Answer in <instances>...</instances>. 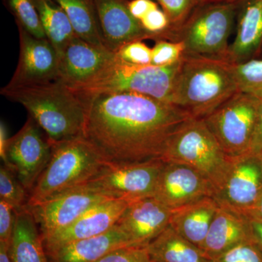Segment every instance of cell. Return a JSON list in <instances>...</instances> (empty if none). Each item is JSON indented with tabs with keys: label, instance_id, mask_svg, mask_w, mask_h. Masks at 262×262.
<instances>
[{
	"label": "cell",
	"instance_id": "cell-45",
	"mask_svg": "<svg viewBox=\"0 0 262 262\" xmlns=\"http://www.w3.org/2000/svg\"><path fill=\"white\" fill-rule=\"evenodd\" d=\"M262 54V51H261V55Z\"/></svg>",
	"mask_w": 262,
	"mask_h": 262
},
{
	"label": "cell",
	"instance_id": "cell-12",
	"mask_svg": "<svg viewBox=\"0 0 262 262\" xmlns=\"http://www.w3.org/2000/svg\"><path fill=\"white\" fill-rule=\"evenodd\" d=\"M110 199L116 198L79 187L26 207L34 215L43 239L68 227L93 207Z\"/></svg>",
	"mask_w": 262,
	"mask_h": 262
},
{
	"label": "cell",
	"instance_id": "cell-21",
	"mask_svg": "<svg viewBox=\"0 0 262 262\" xmlns=\"http://www.w3.org/2000/svg\"><path fill=\"white\" fill-rule=\"evenodd\" d=\"M134 246L117 225L105 233L80 239L46 253L48 262H96L117 248Z\"/></svg>",
	"mask_w": 262,
	"mask_h": 262
},
{
	"label": "cell",
	"instance_id": "cell-19",
	"mask_svg": "<svg viewBox=\"0 0 262 262\" xmlns=\"http://www.w3.org/2000/svg\"><path fill=\"white\" fill-rule=\"evenodd\" d=\"M237 29L225 58L232 64L258 58L262 51V0H239Z\"/></svg>",
	"mask_w": 262,
	"mask_h": 262
},
{
	"label": "cell",
	"instance_id": "cell-24",
	"mask_svg": "<svg viewBox=\"0 0 262 262\" xmlns=\"http://www.w3.org/2000/svg\"><path fill=\"white\" fill-rule=\"evenodd\" d=\"M146 247L153 258L163 262H209L201 248L170 226Z\"/></svg>",
	"mask_w": 262,
	"mask_h": 262
},
{
	"label": "cell",
	"instance_id": "cell-15",
	"mask_svg": "<svg viewBox=\"0 0 262 262\" xmlns=\"http://www.w3.org/2000/svg\"><path fill=\"white\" fill-rule=\"evenodd\" d=\"M116 59V54L75 37L59 56L58 80L75 89L94 80Z\"/></svg>",
	"mask_w": 262,
	"mask_h": 262
},
{
	"label": "cell",
	"instance_id": "cell-5",
	"mask_svg": "<svg viewBox=\"0 0 262 262\" xmlns=\"http://www.w3.org/2000/svg\"><path fill=\"white\" fill-rule=\"evenodd\" d=\"M238 3L198 5L180 27L156 34L152 40L182 42L184 56L225 60Z\"/></svg>",
	"mask_w": 262,
	"mask_h": 262
},
{
	"label": "cell",
	"instance_id": "cell-2",
	"mask_svg": "<svg viewBox=\"0 0 262 262\" xmlns=\"http://www.w3.org/2000/svg\"><path fill=\"white\" fill-rule=\"evenodd\" d=\"M0 93L8 100L20 103L51 144L84 138L87 106L63 82L56 80L24 87L5 86Z\"/></svg>",
	"mask_w": 262,
	"mask_h": 262
},
{
	"label": "cell",
	"instance_id": "cell-16",
	"mask_svg": "<svg viewBox=\"0 0 262 262\" xmlns=\"http://www.w3.org/2000/svg\"><path fill=\"white\" fill-rule=\"evenodd\" d=\"M130 203L127 200L110 199L93 207L68 227L43 239L46 253L105 233L116 225Z\"/></svg>",
	"mask_w": 262,
	"mask_h": 262
},
{
	"label": "cell",
	"instance_id": "cell-31",
	"mask_svg": "<svg viewBox=\"0 0 262 262\" xmlns=\"http://www.w3.org/2000/svg\"><path fill=\"white\" fill-rule=\"evenodd\" d=\"M158 2L168 16L170 23L165 31L174 30L180 27L196 7L194 0H158Z\"/></svg>",
	"mask_w": 262,
	"mask_h": 262
},
{
	"label": "cell",
	"instance_id": "cell-6",
	"mask_svg": "<svg viewBox=\"0 0 262 262\" xmlns=\"http://www.w3.org/2000/svg\"><path fill=\"white\" fill-rule=\"evenodd\" d=\"M182 61L165 67L137 66L122 62L116 56L94 80L72 90L83 101L102 93L127 91L170 103Z\"/></svg>",
	"mask_w": 262,
	"mask_h": 262
},
{
	"label": "cell",
	"instance_id": "cell-11",
	"mask_svg": "<svg viewBox=\"0 0 262 262\" xmlns=\"http://www.w3.org/2000/svg\"><path fill=\"white\" fill-rule=\"evenodd\" d=\"M262 190V156L247 153L230 158L222 184L213 198L219 206L248 215Z\"/></svg>",
	"mask_w": 262,
	"mask_h": 262
},
{
	"label": "cell",
	"instance_id": "cell-36",
	"mask_svg": "<svg viewBox=\"0 0 262 262\" xmlns=\"http://www.w3.org/2000/svg\"><path fill=\"white\" fill-rule=\"evenodd\" d=\"M15 219L16 211L14 208L0 200V241L10 242Z\"/></svg>",
	"mask_w": 262,
	"mask_h": 262
},
{
	"label": "cell",
	"instance_id": "cell-37",
	"mask_svg": "<svg viewBox=\"0 0 262 262\" xmlns=\"http://www.w3.org/2000/svg\"><path fill=\"white\" fill-rule=\"evenodd\" d=\"M158 6L152 0H130L128 8L131 15L139 22L151 10Z\"/></svg>",
	"mask_w": 262,
	"mask_h": 262
},
{
	"label": "cell",
	"instance_id": "cell-17",
	"mask_svg": "<svg viewBox=\"0 0 262 262\" xmlns=\"http://www.w3.org/2000/svg\"><path fill=\"white\" fill-rule=\"evenodd\" d=\"M172 210L154 196L130 201L116 225L134 246H146L170 225Z\"/></svg>",
	"mask_w": 262,
	"mask_h": 262
},
{
	"label": "cell",
	"instance_id": "cell-23",
	"mask_svg": "<svg viewBox=\"0 0 262 262\" xmlns=\"http://www.w3.org/2000/svg\"><path fill=\"white\" fill-rule=\"evenodd\" d=\"M15 211L16 219L10 241L12 261L48 262L34 215L26 206Z\"/></svg>",
	"mask_w": 262,
	"mask_h": 262
},
{
	"label": "cell",
	"instance_id": "cell-27",
	"mask_svg": "<svg viewBox=\"0 0 262 262\" xmlns=\"http://www.w3.org/2000/svg\"><path fill=\"white\" fill-rule=\"evenodd\" d=\"M231 65L239 92L262 98V58Z\"/></svg>",
	"mask_w": 262,
	"mask_h": 262
},
{
	"label": "cell",
	"instance_id": "cell-38",
	"mask_svg": "<svg viewBox=\"0 0 262 262\" xmlns=\"http://www.w3.org/2000/svg\"><path fill=\"white\" fill-rule=\"evenodd\" d=\"M250 152L262 156V98L258 102L256 125Z\"/></svg>",
	"mask_w": 262,
	"mask_h": 262
},
{
	"label": "cell",
	"instance_id": "cell-13",
	"mask_svg": "<svg viewBox=\"0 0 262 262\" xmlns=\"http://www.w3.org/2000/svg\"><path fill=\"white\" fill-rule=\"evenodd\" d=\"M20 53L18 66L6 86L24 87L58 80L59 55L48 39H39L18 27Z\"/></svg>",
	"mask_w": 262,
	"mask_h": 262
},
{
	"label": "cell",
	"instance_id": "cell-26",
	"mask_svg": "<svg viewBox=\"0 0 262 262\" xmlns=\"http://www.w3.org/2000/svg\"><path fill=\"white\" fill-rule=\"evenodd\" d=\"M40 19L45 34L58 55L77 37L64 10L55 0H32Z\"/></svg>",
	"mask_w": 262,
	"mask_h": 262
},
{
	"label": "cell",
	"instance_id": "cell-4",
	"mask_svg": "<svg viewBox=\"0 0 262 262\" xmlns=\"http://www.w3.org/2000/svg\"><path fill=\"white\" fill-rule=\"evenodd\" d=\"M51 145V160L29 192L27 206L82 187L107 164L84 138Z\"/></svg>",
	"mask_w": 262,
	"mask_h": 262
},
{
	"label": "cell",
	"instance_id": "cell-20",
	"mask_svg": "<svg viewBox=\"0 0 262 262\" xmlns=\"http://www.w3.org/2000/svg\"><path fill=\"white\" fill-rule=\"evenodd\" d=\"M250 241L251 234L248 217L219 206L201 249L206 258L211 260Z\"/></svg>",
	"mask_w": 262,
	"mask_h": 262
},
{
	"label": "cell",
	"instance_id": "cell-8",
	"mask_svg": "<svg viewBox=\"0 0 262 262\" xmlns=\"http://www.w3.org/2000/svg\"><path fill=\"white\" fill-rule=\"evenodd\" d=\"M259 99L237 92L203 118L229 158L251 151Z\"/></svg>",
	"mask_w": 262,
	"mask_h": 262
},
{
	"label": "cell",
	"instance_id": "cell-33",
	"mask_svg": "<svg viewBox=\"0 0 262 262\" xmlns=\"http://www.w3.org/2000/svg\"><path fill=\"white\" fill-rule=\"evenodd\" d=\"M209 262H262V253L250 241L231 248Z\"/></svg>",
	"mask_w": 262,
	"mask_h": 262
},
{
	"label": "cell",
	"instance_id": "cell-34",
	"mask_svg": "<svg viewBox=\"0 0 262 262\" xmlns=\"http://www.w3.org/2000/svg\"><path fill=\"white\" fill-rule=\"evenodd\" d=\"M146 246H128L117 248L96 262H152Z\"/></svg>",
	"mask_w": 262,
	"mask_h": 262
},
{
	"label": "cell",
	"instance_id": "cell-41",
	"mask_svg": "<svg viewBox=\"0 0 262 262\" xmlns=\"http://www.w3.org/2000/svg\"><path fill=\"white\" fill-rule=\"evenodd\" d=\"M247 216L262 222V190L259 196H258L257 201L255 203L254 206L253 207L252 209L249 212Z\"/></svg>",
	"mask_w": 262,
	"mask_h": 262
},
{
	"label": "cell",
	"instance_id": "cell-44",
	"mask_svg": "<svg viewBox=\"0 0 262 262\" xmlns=\"http://www.w3.org/2000/svg\"><path fill=\"white\" fill-rule=\"evenodd\" d=\"M152 262H163V261H160V260L156 259V258H153Z\"/></svg>",
	"mask_w": 262,
	"mask_h": 262
},
{
	"label": "cell",
	"instance_id": "cell-14",
	"mask_svg": "<svg viewBox=\"0 0 262 262\" xmlns=\"http://www.w3.org/2000/svg\"><path fill=\"white\" fill-rule=\"evenodd\" d=\"M213 184L196 170L183 164L165 162L154 198L171 210L205 198H213Z\"/></svg>",
	"mask_w": 262,
	"mask_h": 262
},
{
	"label": "cell",
	"instance_id": "cell-3",
	"mask_svg": "<svg viewBox=\"0 0 262 262\" xmlns=\"http://www.w3.org/2000/svg\"><path fill=\"white\" fill-rule=\"evenodd\" d=\"M237 92L229 62L184 56L170 103L190 117L203 119Z\"/></svg>",
	"mask_w": 262,
	"mask_h": 262
},
{
	"label": "cell",
	"instance_id": "cell-25",
	"mask_svg": "<svg viewBox=\"0 0 262 262\" xmlns=\"http://www.w3.org/2000/svg\"><path fill=\"white\" fill-rule=\"evenodd\" d=\"M55 1L64 10L77 37L97 47L108 50L103 40L94 0Z\"/></svg>",
	"mask_w": 262,
	"mask_h": 262
},
{
	"label": "cell",
	"instance_id": "cell-30",
	"mask_svg": "<svg viewBox=\"0 0 262 262\" xmlns=\"http://www.w3.org/2000/svg\"><path fill=\"white\" fill-rule=\"evenodd\" d=\"M184 48L182 42L158 40L151 48V64L158 67L173 65L182 59Z\"/></svg>",
	"mask_w": 262,
	"mask_h": 262
},
{
	"label": "cell",
	"instance_id": "cell-32",
	"mask_svg": "<svg viewBox=\"0 0 262 262\" xmlns=\"http://www.w3.org/2000/svg\"><path fill=\"white\" fill-rule=\"evenodd\" d=\"M117 58L128 64H151V49L143 41H134L122 46L116 52Z\"/></svg>",
	"mask_w": 262,
	"mask_h": 262
},
{
	"label": "cell",
	"instance_id": "cell-9",
	"mask_svg": "<svg viewBox=\"0 0 262 262\" xmlns=\"http://www.w3.org/2000/svg\"><path fill=\"white\" fill-rule=\"evenodd\" d=\"M164 164L162 160L137 163H107L80 188L130 201L154 196Z\"/></svg>",
	"mask_w": 262,
	"mask_h": 262
},
{
	"label": "cell",
	"instance_id": "cell-39",
	"mask_svg": "<svg viewBox=\"0 0 262 262\" xmlns=\"http://www.w3.org/2000/svg\"><path fill=\"white\" fill-rule=\"evenodd\" d=\"M248 220L251 228V241L262 253V222L251 217H248Z\"/></svg>",
	"mask_w": 262,
	"mask_h": 262
},
{
	"label": "cell",
	"instance_id": "cell-10",
	"mask_svg": "<svg viewBox=\"0 0 262 262\" xmlns=\"http://www.w3.org/2000/svg\"><path fill=\"white\" fill-rule=\"evenodd\" d=\"M42 129L29 116L23 127L10 138L6 163L16 174L24 188L30 192L47 167L52 155V145Z\"/></svg>",
	"mask_w": 262,
	"mask_h": 262
},
{
	"label": "cell",
	"instance_id": "cell-1",
	"mask_svg": "<svg viewBox=\"0 0 262 262\" xmlns=\"http://www.w3.org/2000/svg\"><path fill=\"white\" fill-rule=\"evenodd\" d=\"M84 102V139L110 164L162 160L170 136L192 117L170 103L127 91L102 93Z\"/></svg>",
	"mask_w": 262,
	"mask_h": 262
},
{
	"label": "cell",
	"instance_id": "cell-42",
	"mask_svg": "<svg viewBox=\"0 0 262 262\" xmlns=\"http://www.w3.org/2000/svg\"><path fill=\"white\" fill-rule=\"evenodd\" d=\"M0 262H13L10 256V242L0 241Z\"/></svg>",
	"mask_w": 262,
	"mask_h": 262
},
{
	"label": "cell",
	"instance_id": "cell-40",
	"mask_svg": "<svg viewBox=\"0 0 262 262\" xmlns=\"http://www.w3.org/2000/svg\"><path fill=\"white\" fill-rule=\"evenodd\" d=\"M9 139L6 125L4 122L2 121L0 123V157L3 160V163H6L7 147H8Z\"/></svg>",
	"mask_w": 262,
	"mask_h": 262
},
{
	"label": "cell",
	"instance_id": "cell-35",
	"mask_svg": "<svg viewBox=\"0 0 262 262\" xmlns=\"http://www.w3.org/2000/svg\"><path fill=\"white\" fill-rule=\"evenodd\" d=\"M143 29L151 34V39L156 34L165 32L170 23L168 16L163 10L159 8L151 10L140 20Z\"/></svg>",
	"mask_w": 262,
	"mask_h": 262
},
{
	"label": "cell",
	"instance_id": "cell-29",
	"mask_svg": "<svg viewBox=\"0 0 262 262\" xmlns=\"http://www.w3.org/2000/svg\"><path fill=\"white\" fill-rule=\"evenodd\" d=\"M28 191L20 182L15 172L5 165L0 168V198L1 201L20 210L28 203Z\"/></svg>",
	"mask_w": 262,
	"mask_h": 262
},
{
	"label": "cell",
	"instance_id": "cell-22",
	"mask_svg": "<svg viewBox=\"0 0 262 262\" xmlns=\"http://www.w3.org/2000/svg\"><path fill=\"white\" fill-rule=\"evenodd\" d=\"M213 198H205L172 210L170 227L201 248L219 208Z\"/></svg>",
	"mask_w": 262,
	"mask_h": 262
},
{
	"label": "cell",
	"instance_id": "cell-7",
	"mask_svg": "<svg viewBox=\"0 0 262 262\" xmlns=\"http://www.w3.org/2000/svg\"><path fill=\"white\" fill-rule=\"evenodd\" d=\"M162 160L194 169L213 184L215 191L223 182L230 164V158L204 120L194 117L181 123L170 136Z\"/></svg>",
	"mask_w": 262,
	"mask_h": 262
},
{
	"label": "cell",
	"instance_id": "cell-28",
	"mask_svg": "<svg viewBox=\"0 0 262 262\" xmlns=\"http://www.w3.org/2000/svg\"><path fill=\"white\" fill-rule=\"evenodd\" d=\"M3 3L14 17L18 27H21L34 37L47 39L32 0H3Z\"/></svg>",
	"mask_w": 262,
	"mask_h": 262
},
{
	"label": "cell",
	"instance_id": "cell-18",
	"mask_svg": "<svg viewBox=\"0 0 262 262\" xmlns=\"http://www.w3.org/2000/svg\"><path fill=\"white\" fill-rule=\"evenodd\" d=\"M103 40L113 53L134 41L151 39V34L131 15L130 0H94Z\"/></svg>",
	"mask_w": 262,
	"mask_h": 262
},
{
	"label": "cell",
	"instance_id": "cell-43",
	"mask_svg": "<svg viewBox=\"0 0 262 262\" xmlns=\"http://www.w3.org/2000/svg\"><path fill=\"white\" fill-rule=\"evenodd\" d=\"M239 0H194L196 6L198 5L211 4V3H237Z\"/></svg>",
	"mask_w": 262,
	"mask_h": 262
}]
</instances>
